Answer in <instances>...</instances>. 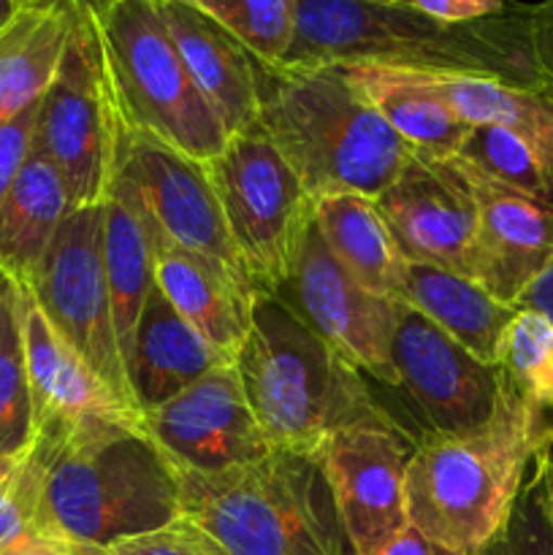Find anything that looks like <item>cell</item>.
<instances>
[{
    "label": "cell",
    "mask_w": 553,
    "mask_h": 555,
    "mask_svg": "<svg viewBox=\"0 0 553 555\" xmlns=\"http://www.w3.org/2000/svg\"><path fill=\"white\" fill-rule=\"evenodd\" d=\"M380 63L461 70L542 92L529 38V5L464 27L437 25L410 0H296V36L282 68Z\"/></svg>",
    "instance_id": "6da1fadb"
},
{
    "label": "cell",
    "mask_w": 553,
    "mask_h": 555,
    "mask_svg": "<svg viewBox=\"0 0 553 555\" xmlns=\"http://www.w3.org/2000/svg\"><path fill=\"white\" fill-rule=\"evenodd\" d=\"M41 477L33 534L103 555L117 542L182 518L173 464L136 423H108L74 439H33Z\"/></svg>",
    "instance_id": "7a4b0ae2"
},
{
    "label": "cell",
    "mask_w": 553,
    "mask_h": 555,
    "mask_svg": "<svg viewBox=\"0 0 553 555\" xmlns=\"http://www.w3.org/2000/svg\"><path fill=\"white\" fill-rule=\"evenodd\" d=\"M551 448V417L504 379L486 426L415 444L404 477L410 526L459 555H483L504 534L537 459Z\"/></svg>",
    "instance_id": "3957f363"
},
{
    "label": "cell",
    "mask_w": 553,
    "mask_h": 555,
    "mask_svg": "<svg viewBox=\"0 0 553 555\" xmlns=\"http://www.w3.org/2000/svg\"><path fill=\"white\" fill-rule=\"evenodd\" d=\"M258 128L314 204L331 195L374 201L412 157L342 65H258Z\"/></svg>",
    "instance_id": "277c9868"
},
{
    "label": "cell",
    "mask_w": 553,
    "mask_h": 555,
    "mask_svg": "<svg viewBox=\"0 0 553 555\" xmlns=\"http://www.w3.org/2000/svg\"><path fill=\"white\" fill-rule=\"evenodd\" d=\"M233 366L271 450L314 459L345 428L390 423L366 377L274 293H255L253 323Z\"/></svg>",
    "instance_id": "5b68a950"
},
{
    "label": "cell",
    "mask_w": 553,
    "mask_h": 555,
    "mask_svg": "<svg viewBox=\"0 0 553 555\" xmlns=\"http://www.w3.org/2000/svg\"><path fill=\"white\" fill-rule=\"evenodd\" d=\"M182 518L222 555H352L318 459L271 450L220 475L177 469Z\"/></svg>",
    "instance_id": "8992f818"
},
{
    "label": "cell",
    "mask_w": 553,
    "mask_h": 555,
    "mask_svg": "<svg viewBox=\"0 0 553 555\" xmlns=\"http://www.w3.org/2000/svg\"><path fill=\"white\" fill-rule=\"evenodd\" d=\"M90 14L119 122L209 166L228 133L195 87L157 0L90 3Z\"/></svg>",
    "instance_id": "52a82bcc"
},
{
    "label": "cell",
    "mask_w": 553,
    "mask_h": 555,
    "mask_svg": "<svg viewBox=\"0 0 553 555\" xmlns=\"http://www.w3.org/2000/svg\"><path fill=\"white\" fill-rule=\"evenodd\" d=\"M206 168L244 271L258 291L276 293L291 280L314 201L260 128L231 135Z\"/></svg>",
    "instance_id": "ba28073f"
},
{
    "label": "cell",
    "mask_w": 553,
    "mask_h": 555,
    "mask_svg": "<svg viewBox=\"0 0 553 555\" xmlns=\"http://www.w3.org/2000/svg\"><path fill=\"white\" fill-rule=\"evenodd\" d=\"M396 383L383 412L412 444L459 437L486 426L502 396L497 366L477 361L407 304H396L394 334Z\"/></svg>",
    "instance_id": "9c48e42d"
},
{
    "label": "cell",
    "mask_w": 553,
    "mask_h": 555,
    "mask_svg": "<svg viewBox=\"0 0 553 555\" xmlns=\"http://www.w3.org/2000/svg\"><path fill=\"white\" fill-rule=\"evenodd\" d=\"M119 119L103 74L90 3H76L74 30L52 85L38 103L33 152L52 163L74 209L101 206L112 188Z\"/></svg>",
    "instance_id": "30bf717a"
},
{
    "label": "cell",
    "mask_w": 553,
    "mask_h": 555,
    "mask_svg": "<svg viewBox=\"0 0 553 555\" xmlns=\"http://www.w3.org/2000/svg\"><path fill=\"white\" fill-rule=\"evenodd\" d=\"M27 291L52 328L92 369L103 388L141 421L114 331L112 296L103 266V209H74L54 233Z\"/></svg>",
    "instance_id": "8fae6325"
},
{
    "label": "cell",
    "mask_w": 553,
    "mask_h": 555,
    "mask_svg": "<svg viewBox=\"0 0 553 555\" xmlns=\"http://www.w3.org/2000/svg\"><path fill=\"white\" fill-rule=\"evenodd\" d=\"M112 182L133 195L163 242L222 266L253 285L228 236L226 217L204 163L190 160L182 152L119 122Z\"/></svg>",
    "instance_id": "7c38bea8"
},
{
    "label": "cell",
    "mask_w": 553,
    "mask_h": 555,
    "mask_svg": "<svg viewBox=\"0 0 553 555\" xmlns=\"http://www.w3.org/2000/svg\"><path fill=\"white\" fill-rule=\"evenodd\" d=\"M314 334L329 341L369 385L390 388L396 304L358 285L325 247L314 222L304 236L291 280L274 293Z\"/></svg>",
    "instance_id": "4fadbf2b"
},
{
    "label": "cell",
    "mask_w": 553,
    "mask_h": 555,
    "mask_svg": "<svg viewBox=\"0 0 553 555\" xmlns=\"http://www.w3.org/2000/svg\"><path fill=\"white\" fill-rule=\"evenodd\" d=\"M415 444L388 421L334 434L314 455L352 555H374L410 526L404 477Z\"/></svg>",
    "instance_id": "5bb4252c"
},
{
    "label": "cell",
    "mask_w": 553,
    "mask_h": 555,
    "mask_svg": "<svg viewBox=\"0 0 553 555\" xmlns=\"http://www.w3.org/2000/svg\"><path fill=\"white\" fill-rule=\"evenodd\" d=\"M146 437L177 469L220 475L271 453L244 399L236 366L217 369L141 415Z\"/></svg>",
    "instance_id": "9a60e30c"
},
{
    "label": "cell",
    "mask_w": 553,
    "mask_h": 555,
    "mask_svg": "<svg viewBox=\"0 0 553 555\" xmlns=\"http://www.w3.org/2000/svg\"><path fill=\"white\" fill-rule=\"evenodd\" d=\"M374 204L410 263L470 276L477 209L453 160L412 155Z\"/></svg>",
    "instance_id": "2e32d148"
},
{
    "label": "cell",
    "mask_w": 553,
    "mask_h": 555,
    "mask_svg": "<svg viewBox=\"0 0 553 555\" xmlns=\"http://www.w3.org/2000/svg\"><path fill=\"white\" fill-rule=\"evenodd\" d=\"M16 309L36 442L57 444L108 423L141 426L139 417L114 401L92 369L52 328L36 296L25 285H16Z\"/></svg>",
    "instance_id": "e0dca14e"
},
{
    "label": "cell",
    "mask_w": 553,
    "mask_h": 555,
    "mask_svg": "<svg viewBox=\"0 0 553 555\" xmlns=\"http://www.w3.org/2000/svg\"><path fill=\"white\" fill-rule=\"evenodd\" d=\"M453 163L477 209L470 280L518 307L526 287L553 263V206L513 193L455 157Z\"/></svg>",
    "instance_id": "ac0fdd59"
},
{
    "label": "cell",
    "mask_w": 553,
    "mask_h": 555,
    "mask_svg": "<svg viewBox=\"0 0 553 555\" xmlns=\"http://www.w3.org/2000/svg\"><path fill=\"white\" fill-rule=\"evenodd\" d=\"M157 5L195 87L228 139L258 128V63L195 0H157Z\"/></svg>",
    "instance_id": "d6986e66"
},
{
    "label": "cell",
    "mask_w": 553,
    "mask_h": 555,
    "mask_svg": "<svg viewBox=\"0 0 553 555\" xmlns=\"http://www.w3.org/2000/svg\"><path fill=\"white\" fill-rule=\"evenodd\" d=\"M155 285L201 339L236 361L249 334L253 301L258 293L249 282L163 242L155 233Z\"/></svg>",
    "instance_id": "ffe728a7"
},
{
    "label": "cell",
    "mask_w": 553,
    "mask_h": 555,
    "mask_svg": "<svg viewBox=\"0 0 553 555\" xmlns=\"http://www.w3.org/2000/svg\"><path fill=\"white\" fill-rule=\"evenodd\" d=\"M231 363L179 318L160 287H152L128 358L130 390L141 415Z\"/></svg>",
    "instance_id": "44dd1931"
},
{
    "label": "cell",
    "mask_w": 553,
    "mask_h": 555,
    "mask_svg": "<svg viewBox=\"0 0 553 555\" xmlns=\"http://www.w3.org/2000/svg\"><path fill=\"white\" fill-rule=\"evenodd\" d=\"M76 3L22 0L14 20L0 30V125L38 106L60 68Z\"/></svg>",
    "instance_id": "7402d4cb"
},
{
    "label": "cell",
    "mask_w": 553,
    "mask_h": 555,
    "mask_svg": "<svg viewBox=\"0 0 553 555\" xmlns=\"http://www.w3.org/2000/svg\"><path fill=\"white\" fill-rule=\"evenodd\" d=\"M401 304L432 320L455 345L488 366H497L504 331L518 309L497 301L470 276L437 266L410 263V260H407V291Z\"/></svg>",
    "instance_id": "603a6c76"
},
{
    "label": "cell",
    "mask_w": 553,
    "mask_h": 555,
    "mask_svg": "<svg viewBox=\"0 0 553 555\" xmlns=\"http://www.w3.org/2000/svg\"><path fill=\"white\" fill-rule=\"evenodd\" d=\"M342 68L412 155L428 160H453L459 155L470 128L410 70L380 63H347Z\"/></svg>",
    "instance_id": "cb8c5ba5"
},
{
    "label": "cell",
    "mask_w": 553,
    "mask_h": 555,
    "mask_svg": "<svg viewBox=\"0 0 553 555\" xmlns=\"http://www.w3.org/2000/svg\"><path fill=\"white\" fill-rule=\"evenodd\" d=\"M426 90L442 98L466 128L510 130L529 141L553 166V98L513 81L461 70L407 68Z\"/></svg>",
    "instance_id": "d4e9b609"
},
{
    "label": "cell",
    "mask_w": 553,
    "mask_h": 555,
    "mask_svg": "<svg viewBox=\"0 0 553 555\" xmlns=\"http://www.w3.org/2000/svg\"><path fill=\"white\" fill-rule=\"evenodd\" d=\"M103 209V266L112 296L114 331L125 372L133 350L136 325L150 291L155 287V231L141 206L123 184L112 182Z\"/></svg>",
    "instance_id": "484cf974"
},
{
    "label": "cell",
    "mask_w": 553,
    "mask_h": 555,
    "mask_svg": "<svg viewBox=\"0 0 553 555\" xmlns=\"http://www.w3.org/2000/svg\"><path fill=\"white\" fill-rule=\"evenodd\" d=\"M70 211L74 201L57 168L30 150L0 209V276L30 285Z\"/></svg>",
    "instance_id": "4316f807"
},
{
    "label": "cell",
    "mask_w": 553,
    "mask_h": 555,
    "mask_svg": "<svg viewBox=\"0 0 553 555\" xmlns=\"http://www.w3.org/2000/svg\"><path fill=\"white\" fill-rule=\"evenodd\" d=\"M312 222L331 255L358 285L388 301H404L407 258L396 247L374 201L331 195L314 204Z\"/></svg>",
    "instance_id": "83f0119b"
},
{
    "label": "cell",
    "mask_w": 553,
    "mask_h": 555,
    "mask_svg": "<svg viewBox=\"0 0 553 555\" xmlns=\"http://www.w3.org/2000/svg\"><path fill=\"white\" fill-rule=\"evenodd\" d=\"M455 160L513 193L553 206V166L529 141L510 130L491 128V125L470 128Z\"/></svg>",
    "instance_id": "f1b7e54d"
},
{
    "label": "cell",
    "mask_w": 553,
    "mask_h": 555,
    "mask_svg": "<svg viewBox=\"0 0 553 555\" xmlns=\"http://www.w3.org/2000/svg\"><path fill=\"white\" fill-rule=\"evenodd\" d=\"M33 444V404L22 350L16 285L0 276V455L20 459Z\"/></svg>",
    "instance_id": "f546056e"
},
{
    "label": "cell",
    "mask_w": 553,
    "mask_h": 555,
    "mask_svg": "<svg viewBox=\"0 0 553 555\" xmlns=\"http://www.w3.org/2000/svg\"><path fill=\"white\" fill-rule=\"evenodd\" d=\"M260 68H282L296 36V0H195Z\"/></svg>",
    "instance_id": "4dcf8cb0"
},
{
    "label": "cell",
    "mask_w": 553,
    "mask_h": 555,
    "mask_svg": "<svg viewBox=\"0 0 553 555\" xmlns=\"http://www.w3.org/2000/svg\"><path fill=\"white\" fill-rule=\"evenodd\" d=\"M497 369L510 388L553 421V325L535 309H515Z\"/></svg>",
    "instance_id": "1f68e13d"
},
{
    "label": "cell",
    "mask_w": 553,
    "mask_h": 555,
    "mask_svg": "<svg viewBox=\"0 0 553 555\" xmlns=\"http://www.w3.org/2000/svg\"><path fill=\"white\" fill-rule=\"evenodd\" d=\"M38 477L41 466L33 444L20 459H0V553L33 534Z\"/></svg>",
    "instance_id": "d6a6232c"
},
{
    "label": "cell",
    "mask_w": 553,
    "mask_h": 555,
    "mask_svg": "<svg viewBox=\"0 0 553 555\" xmlns=\"http://www.w3.org/2000/svg\"><path fill=\"white\" fill-rule=\"evenodd\" d=\"M542 459V455H540ZM537 459V461H540ZM510 555H553V529L548 524L545 507H542L540 472L531 469L513 513H510L507 529H504Z\"/></svg>",
    "instance_id": "836d02e7"
},
{
    "label": "cell",
    "mask_w": 553,
    "mask_h": 555,
    "mask_svg": "<svg viewBox=\"0 0 553 555\" xmlns=\"http://www.w3.org/2000/svg\"><path fill=\"white\" fill-rule=\"evenodd\" d=\"M103 555H222L220 547L190 520L179 518L177 524L163 526L150 534L130 537L117 542Z\"/></svg>",
    "instance_id": "e575fe53"
},
{
    "label": "cell",
    "mask_w": 553,
    "mask_h": 555,
    "mask_svg": "<svg viewBox=\"0 0 553 555\" xmlns=\"http://www.w3.org/2000/svg\"><path fill=\"white\" fill-rule=\"evenodd\" d=\"M38 106L27 108L11 122L0 125V209L9 195L11 184H14L16 173L25 166L27 155L33 150V130H36Z\"/></svg>",
    "instance_id": "d590c367"
},
{
    "label": "cell",
    "mask_w": 553,
    "mask_h": 555,
    "mask_svg": "<svg viewBox=\"0 0 553 555\" xmlns=\"http://www.w3.org/2000/svg\"><path fill=\"white\" fill-rule=\"evenodd\" d=\"M410 3L417 14L445 27L472 25V22L488 20L507 9V3L502 0H410Z\"/></svg>",
    "instance_id": "8d00e7d4"
},
{
    "label": "cell",
    "mask_w": 553,
    "mask_h": 555,
    "mask_svg": "<svg viewBox=\"0 0 553 555\" xmlns=\"http://www.w3.org/2000/svg\"><path fill=\"white\" fill-rule=\"evenodd\" d=\"M529 38L542 92L553 98V0L529 5Z\"/></svg>",
    "instance_id": "74e56055"
},
{
    "label": "cell",
    "mask_w": 553,
    "mask_h": 555,
    "mask_svg": "<svg viewBox=\"0 0 553 555\" xmlns=\"http://www.w3.org/2000/svg\"><path fill=\"white\" fill-rule=\"evenodd\" d=\"M374 555H459L450 547H445L442 542L432 540L428 534L417 531L415 526H407L401 529L394 540L385 542Z\"/></svg>",
    "instance_id": "f35d334b"
},
{
    "label": "cell",
    "mask_w": 553,
    "mask_h": 555,
    "mask_svg": "<svg viewBox=\"0 0 553 555\" xmlns=\"http://www.w3.org/2000/svg\"><path fill=\"white\" fill-rule=\"evenodd\" d=\"M520 309H535L537 314L553 325V263L526 287V293L518 301Z\"/></svg>",
    "instance_id": "ab89813d"
},
{
    "label": "cell",
    "mask_w": 553,
    "mask_h": 555,
    "mask_svg": "<svg viewBox=\"0 0 553 555\" xmlns=\"http://www.w3.org/2000/svg\"><path fill=\"white\" fill-rule=\"evenodd\" d=\"M0 555H92V553L74 551V547L57 545V542H49L43 540V537L30 534L27 540L16 542L14 547H9V551H3Z\"/></svg>",
    "instance_id": "60d3db41"
},
{
    "label": "cell",
    "mask_w": 553,
    "mask_h": 555,
    "mask_svg": "<svg viewBox=\"0 0 553 555\" xmlns=\"http://www.w3.org/2000/svg\"><path fill=\"white\" fill-rule=\"evenodd\" d=\"M537 472H540V486H542V507H545L548 524L553 529V459L551 453L542 455L537 461Z\"/></svg>",
    "instance_id": "b9f144b4"
},
{
    "label": "cell",
    "mask_w": 553,
    "mask_h": 555,
    "mask_svg": "<svg viewBox=\"0 0 553 555\" xmlns=\"http://www.w3.org/2000/svg\"><path fill=\"white\" fill-rule=\"evenodd\" d=\"M22 0H0V30L14 20V14L20 11Z\"/></svg>",
    "instance_id": "7bdbcfd3"
},
{
    "label": "cell",
    "mask_w": 553,
    "mask_h": 555,
    "mask_svg": "<svg viewBox=\"0 0 553 555\" xmlns=\"http://www.w3.org/2000/svg\"><path fill=\"white\" fill-rule=\"evenodd\" d=\"M483 555H510V553H507V542H504V534L499 537V540L493 542V545L488 547V551L483 553Z\"/></svg>",
    "instance_id": "ee69618b"
},
{
    "label": "cell",
    "mask_w": 553,
    "mask_h": 555,
    "mask_svg": "<svg viewBox=\"0 0 553 555\" xmlns=\"http://www.w3.org/2000/svg\"><path fill=\"white\" fill-rule=\"evenodd\" d=\"M0 459H3V455H0Z\"/></svg>",
    "instance_id": "f6af8a7d"
}]
</instances>
